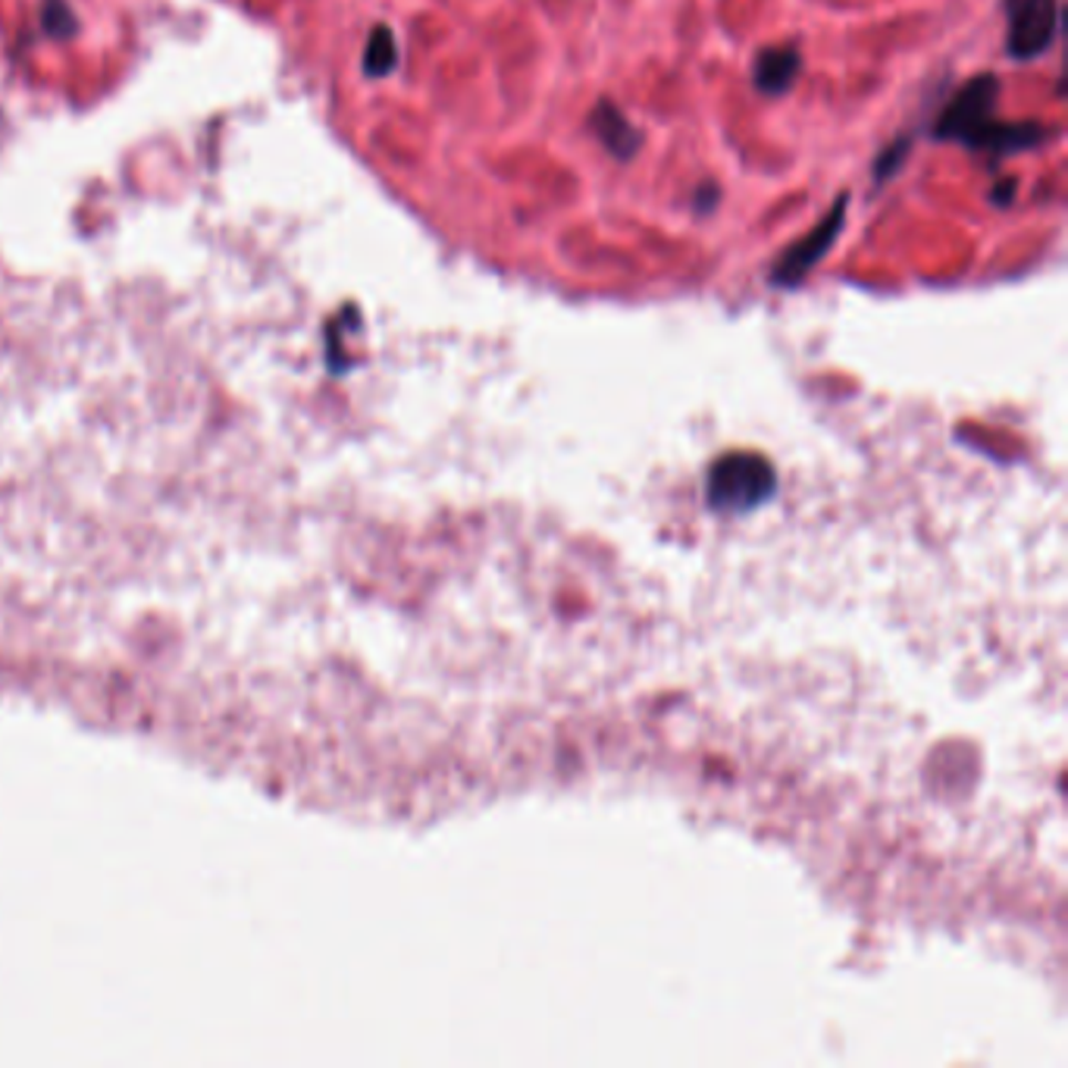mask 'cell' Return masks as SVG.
I'll return each instance as SVG.
<instances>
[{"mask_svg": "<svg viewBox=\"0 0 1068 1068\" xmlns=\"http://www.w3.org/2000/svg\"><path fill=\"white\" fill-rule=\"evenodd\" d=\"M777 486L768 458L755 451H731L709 470V505L721 514L758 507Z\"/></svg>", "mask_w": 1068, "mask_h": 1068, "instance_id": "cell-1", "label": "cell"}, {"mask_svg": "<svg viewBox=\"0 0 1068 1068\" xmlns=\"http://www.w3.org/2000/svg\"><path fill=\"white\" fill-rule=\"evenodd\" d=\"M996 97H999V78L991 73L975 75L968 85H962L959 94L946 104L934 123V138L959 142L975 150L977 138L994 126Z\"/></svg>", "mask_w": 1068, "mask_h": 1068, "instance_id": "cell-2", "label": "cell"}, {"mask_svg": "<svg viewBox=\"0 0 1068 1068\" xmlns=\"http://www.w3.org/2000/svg\"><path fill=\"white\" fill-rule=\"evenodd\" d=\"M846 205H849V195H840L834 201V207L827 210L825 220L812 226L799 242L789 244L787 251L777 258V263L771 266V282L774 285L793 289V285H799V282L806 280L808 273L818 266V261H825V254L840 239V232H844Z\"/></svg>", "mask_w": 1068, "mask_h": 1068, "instance_id": "cell-3", "label": "cell"}, {"mask_svg": "<svg viewBox=\"0 0 1068 1068\" xmlns=\"http://www.w3.org/2000/svg\"><path fill=\"white\" fill-rule=\"evenodd\" d=\"M1006 51L1015 60H1034L1050 51L1059 32V0H1006Z\"/></svg>", "mask_w": 1068, "mask_h": 1068, "instance_id": "cell-4", "label": "cell"}, {"mask_svg": "<svg viewBox=\"0 0 1068 1068\" xmlns=\"http://www.w3.org/2000/svg\"><path fill=\"white\" fill-rule=\"evenodd\" d=\"M589 129L608 148V154L618 157V160H630L639 150V145H642V135L637 132V126L611 101H599L593 107V113H589Z\"/></svg>", "mask_w": 1068, "mask_h": 1068, "instance_id": "cell-5", "label": "cell"}, {"mask_svg": "<svg viewBox=\"0 0 1068 1068\" xmlns=\"http://www.w3.org/2000/svg\"><path fill=\"white\" fill-rule=\"evenodd\" d=\"M799 51L796 48H768L762 51L758 60H755V70H752V78H755V88L762 94H787L799 75Z\"/></svg>", "mask_w": 1068, "mask_h": 1068, "instance_id": "cell-6", "label": "cell"}, {"mask_svg": "<svg viewBox=\"0 0 1068 1068\" xmlns=\"http://www.w3.org/2000/svg\"><path fill=\"white\" fill-rule=\"evenodd\" d=\"M398 63V44H395V35L389 25H376L370 32V41H367V51H364V73L370 78H383L389 75Z\"/></svg>", "mask_w": 1068, "mask_h": 1068, "instance_id": "cell-7", "label": "cell"}, {"mask_svg": "<svg viewBox=\"0 0 1068 1068\" xmlns=\"http://www.w3.org/2000/svg\"><path fill=\"white\" fill-rule=\"evenodd\" d=\"M905 154H909V138H900L897 145H890V148L883 150L881 157H878V164H875V179H878L881 186L902 167Z\"/></svg>", "mask_w": 1068, "mask_h": 1068, "instance_id": "cell-8", "label": "cell"}, {"mask_svg": "<svg viewBox=\"0 0 1068 1068\" xmlns=\"http://www.w3.org/2000/svg\"><path fill=\"white\" fill-rule=\"evenodd\" d=\"M1013 195H1015V182H1006V186H999L991 191V201H996L999 207H1006L1009 201H1013Z\"/></svg>", "mask_w": 1068, "mask_h": 1068, "instance_id": "cell-9", "label": "cell"}]
</instances>
